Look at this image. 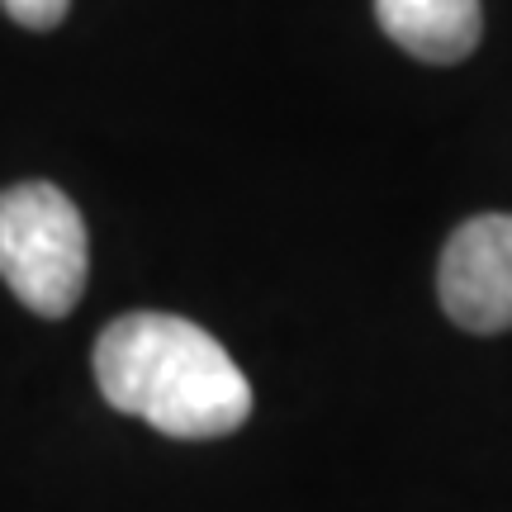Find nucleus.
<instances>
[{
	"mask_svg": "<svg viewBox=\"0 0 512 512\" xmlns=\"http://www.w3.org/2000/svg\"><path fill=\"white\" fill-rule=\"evenodd\" d=\"M86 223L53 181L0 190V280L24 309L67 318L86 290Z\"/></svg>",
	"mask_w": 512,
	"mask_h": 512,
	"instance_id": "nucleus-2",
	"label": "nucleus"
},
{
	"mask_svg": "<svg viewBox=\"0 0 512 512\" xmlns=\"http://www.w3.org/2000/svg\"><path fill=\"white\" fill-rule=\"evenodd\" d=\"M375 19L403 53L432 67L465 62L484 38L479 0H375Z\"/></svg>",
	"mask_w": 512,
	"mask_h": 512,
	"instance_id": "nucleus-4",
	"label": "nucleus"
},
{
	"mask_svg": "<svg viewBox=\"0 0 512 512\" xmlns=\"http://www.w3.org/2000/svg\"><path fill=\"white\" fill-rule=\"evenodd\" d=\"M95 384L110 408L181 441L228 437L252 413V384L238 361L214 332L176 313L114 318L95 342Z\"/></svg>",
	"mask_w": 512,
	"mask_h": 512,
	"instance_id": "nucleus-1",
	"label": "nucleus"
},
{
	"mask_svg": "<svg viewBox=\"0 0 512 512\" xmlns=\"http://www.w3.org/2000/svg\"><path fill=\"white\" fill-rule=\"evenodd\" d=\"M72 0H5V10L24 29H57Z\"/></svg>",
	"mask_w": 512,
	"mask_h": 512,
	"instance_id": "nucleus-5",
	"label": "nucleus"
},
{
	"mask_svg": "<svg viewBox=\"0 0 512 512\" xmlns=\"http://www.w3.org/2000/svg\"><path fill=\"white\" fill-rule=\"evenodd\" d=\"M437 294L456 328H512V214H479L460 223L441 252Z\"/></svg>",
	"mask_w": 512,
	"mask_h": 512,
	"instance_id": "nucleus-3",
	"label": "nucleus"
}]
</instances>
